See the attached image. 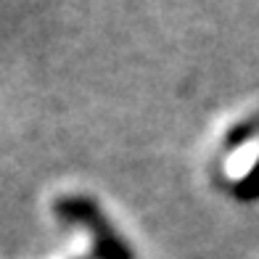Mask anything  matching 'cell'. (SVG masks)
Here are the masks:
<instances>
[{
  "instance_id": "cell-1",
  "label": "cell",
  "mask_w": 259,
  "mask_h": 259,
  "mask_svg": "<svg viewBox=\"0 0 259 259\" xmlns=\"http://www.w3.org/2000/svg\"><path fill=\"white\" fill-rule=\"evenodd\" d=\"M53 211L58 220L72 222V225H82L93 235V254H96V259H135L130 246L116 235L111 222L103 217L101 206L93 198H88V196L58 198Z\"/></svg>"
},
{
  "instance_id": "cell-2",
  "label": "cell",
  "mask_w": 259,
  "mask_h": 259,
  "mask_svg": "<svg viewBox=\"0 0 259 259\" xmlns=\"http://www.w3.org/2000/svg\"><path fill=\"white\" fill-rule=\"evenodd\" d=\"M233 196L238 198V201H254V198L259 196V164H254V167L249 169V175L235 183Z\"/></svg>"
}]
</instances>
